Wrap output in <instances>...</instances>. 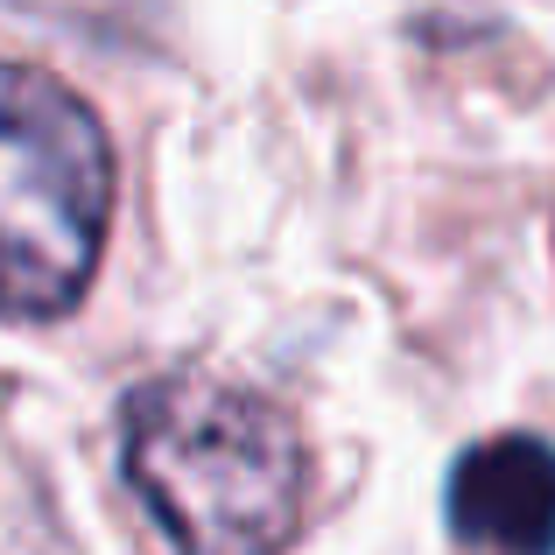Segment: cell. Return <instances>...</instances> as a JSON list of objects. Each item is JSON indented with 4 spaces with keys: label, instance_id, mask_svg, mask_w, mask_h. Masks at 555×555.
I'll return each mask as SVG.
<instances>
[{
    "label": "cell",
    "instance_id": "3",
    "mask_svg": "<svg viewBox=\"0 0 555 555\" xmlns=\"http://www.w3.org/2000/svg\"><path fill=\"white\" fill-rule=\"evenodd\" d=\"M450 534L478 555H555V450L492 436L450 472Z\"/></svg>",
    "mask_w": 555,
    "mask_h": 555
},
{
    "label": "cell",
    "instance_id": "2",
    "mask_svg": "<svg viewBox=\"0 0 555 555\" xmlns=\"http://www.w3.org/2000/svg\"><path fill=\"white\" fill-rule=\"evenodd\" d=\"M106 211L92 106L36 64H0V317H64L106 254Z\"/></svg>",
    "mask_w": 555,
    "mask_h": 555
},
{
    "label": "cell",
    "instance_id": "1",
    "mask_svg": "<svg viewBox=\"0 0 555 555\" xmlns=\"http://www.w3.org/2000/svg\"><path fill=\"white\" fill-rule=\"evenodd\" d=\"M120 478L169 555H282L302 520V436L240 379L163 373L120 408Z\"/></svg>",
    "mask_w": 555,
    "mask_h": 555
}]
</instances>
